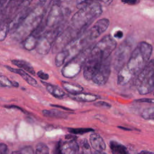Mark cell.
<instances>
[{
  "label": "cell",
  "instance_id": "cell-1",
  "mask_svg": "<svg viewBox=\"0 0 154 154\" xmlns=\"http://www.w3.org/2000/svg\"><path fill=\"white\" fill-rule=\"evenodd\" d=\"M152 52L150 44L141 42L132 51L126 64L119 72L117 82L119 85H125L140 73L149 62Z\"/></svg>",
  "mask_w": 154,
  "mask_h": 154
},
{
  "label": "cell",
  "instance_id": "cell-2",
  "mask_svg": "<svg viewBox=\"0 0 154 154\" xmlns=\"http://www.w3.org/2000/svg\"><path fill=\"white\" fill-rule=\"evenodd\" d=\"M102 13V7L99 2L88 3L79 8L73 14L70 25L82 35L90 24L99 17Z\"/></svg>",
  "mask_w": 154,
  "mask_h": 154
},
{
  "label": "cell",
  "instance_id": "cell-3",
  "mask_svg": "<svg viewBox=\"0 0 154 154\" xmlns=\"http://www.w3.org/2000/svg\"><path fill=\"white\" fill-rule=\"evenodd\" d=\"M46 13L45 6L34 8L14 33L19 38H25L40 24Z\"/></svg>",
  "mask_w": 154,
  "mask_h": 154
},
{
  "label": "cell",
  "instance_id": "cell-4",
  "mask_svg": "<svg viewBox=\"0 0 154 154\" xmlns=\"http://www.w3.org/2000/svg\"><path fill=\"white\" fill-rule=\"evenodd\" d=\"M135 85L141 95L150 93L154 90V60L149 61L136 76Z\"/></svg>",
  "mask_w": 154,
  "mask_h": 154
},
{
  "label": "cell",
  "instance_id": "cell-5",
  "mask_svg": "<svg viewBox=\"0 0 154 154\" xmlns=\"http://www.w3.org/2000/svg\"><path fill=\"white\" fill-rule=\"evenodd\" d=\"M92 47H87L77 55L66 62L62 69L63 76L67 78H73L76 76L84 67L90 54Z\"/></svg>",
  "mask_w": 154,
  "mask_h": 154
},
{
  "label": "cell",
  "instance_id": "cell-6",
  "mask_svg": "<svg viewBox=\"0 0 154 154\" xmlns=\"http://www.w3.org/2000/svg\"><path fill=\"white\" fill-rule=\"evenodd\" d=\"M116 46V41L110 35H107L92 47L90 54L97 59L104 61L110 57Z\"/></svg>",
  "mask_w": 154,
  "mask_h": 154
},
{
  "label": "cell",
  "instance_id": "cell-7",
  "mask_svg": "<svg viewBox=\"0 0 154 154\" xmlns=\"http://www.w3.org/2000/svg\"><path fill=\"white\" fill-rule=\"evenodd\" d=\"M62 28L63 26L60 24L49 30L45 31L38 41L35 48L36 51L41 55L48 54L52 48L57 37L64 30Z\"/></svg>",
  "mask_w": 154,
  "mask_h": 154
},
{
  "label": "cell",
  "instance_id": "cell-8",
  "mask_svg": "<svg viewBox=\"0 0 154 154\" xmlns=\"http://www.w3.org/2000/svg\"><path fill=\"white\" fill-rule=\"evenodd\" d=\"M81 35V34L73 27L71 25L68 26L56 38L52 48V52L57 54L62 51L71 41Z\"/></svg>",
  "mask_w": 154,
  "mask_h": 154
},
{
  "label": "cell",
  "instance_id": "cell-9",
  "mask_svg": "<svg viewBox=\"0 0 154 154\" xmlns=\"http://www.w3.org/2000/svg\"><path fill=\"white\" fill-rule=\"evenodd\" d=\"M132 43L124 41L117 48L113 59V67L117 72L128 63L132 53Z\"/></svg>",
  "mask_w": 154,
  "mask_h": 154
},
{
  "label": "cell",
  "instance_id": "cell-10",
  "mask_svg": "<svg viewBox=\"0 0 154 154\" xmlns=\"http://www.w3.org/2000/svg\"><path fill=\"white\" fill-rule=\"evenodd\" d=\"M50 9L46 16V25L49 28H54L61 24L64 18V13L60 0H51Z\"/></svg>",
  "mask_w": 154,
  "mask_h": 154
},
{
  "label": "cell",
  "instance_id": "cell-11",
  "mask_svg": "<svg viewBox=\"0 0 154 154\" xmlns=\"http://www.w3.org/2000/svg\"><path fill=\"white\" fill-rule=\"evenodd\" d=\"M110 57L103 61L93 75L91 80L97 85H103L108 81L111 73Z\"/></svg>",
  "mask_w": 154,
  "mask_h": 154
},
{
  "label": "cell",
  "instance_id": "cell-12",
  "mask_svg": "<svg viewBox=\"0 0 154 154\" xmlns=\"http://www.w3.org/2000/svg\"><path fill=\"white\" fill-rule=\"evenodd\" d=\"M109 21L108 19L103 18L98 20L90 28L87 33L90 40H93L99 37L108 28Z\"/></svg>",
  "mask_w": 154,
  "mask_h": 154
},
{
  "label": "cell",
  "instance_id": "cell-13",
  "mask_svg": "<svg viewBox=\"0 0 154 154\" xmlns=\"http://www.w3.org/2000/svg\"><path fill=\"white\" fill-rule=\"evenodd\" d=\"M23 1L24 0H9L3 10L2 19H12Z\"/></svg>",
  "mask_w": 154,
  "mask_h": 154
},
{
  "label": "cell",
  "instance_id": "cell-14",
  "mask_svg": "<svg viewBox=\"0 0 154 154\" xmlns=\"http://www.w3.org/2000/svg\"><path fill=\"white\" fill-rule=\"evenodd\" d=\"M89 140L91 147L96 151L102 152L106 149V144L99 134L94 132L91 133L90 135Z\"/></svg>",
  "mask_w": 154,
  "mask_h": 154
},
{
  "label": "cell",
  "instance_id": "cell-15",
  "mask_svg": "<svg viewBox=\"0 0 154 154\" xmlns=\"http://www.w3.org/2000/svg\"><path fill=\"white\" fill-rule=\"evenodd\" d=\"M5 67L9 71L19 75L29 85L34 87H37L38 85L37 81L34 78H32L31 75H29L28 73H26V72L24 70H22L21 69L13 68L8 66H5Z\"/></svg>",
  "mask_w": 154,
  "mask_h": 154
},
{
  "label": "cell",
  "instance_id": "cell-16",
  "mask_svg": "<svg viewBox=\"0 0 154 154\" xmlns=\"http://www.w3.org/2000/svg\"><path fill=\"white\" fill-rule=\"evenodd\" d=\"M42 83L45 86L47 91L54 97L57 99H63L66 96L65 91L57 85L46 83L44 81H42Z\"/></svg>",
  "mask_w": 154,
  "mask_h": 154
},
{
  "label": "cell",
  "instance_id": "cell-17",
  "mask_svg": "<svg viewBox=\"0 0 154 154\" xmlns=\"http://www.w3.org/2000/svg\"><path fill=\"white\" fill-rule=\"evenodd\" d=\"M70 97L72 99L83 102H91L96 101L99 98V96L97 94L87 93H79L76 94H71Z\"/></svg>",
  "mask_w": 154,
  "mask_h": 154
},
{
  "label": "cell",
  "instance_id": "cell-18",
  "mask_svg": "<svg viewBox=\"0 0 154 154\" xmlns=\"http://www.w3.org/2000/svg\"><path fill=\"white\" fill-rule=\"evenodd\" d=\"M79 149L78 145L75 140L61 143V150L63 154H76Z\"/></svg>",
  "mask_w": 154,
  "mask_h": 154
},
{
  "label": "cell",
  "instance_id": "cell-19",
  "mask_svg": "<svg viewBox=\"0 0 154 154\" xmlns=\"http://www.w3.org/2000/svg\"><path fill=\"white\" fill-rule=\"evenodd\" d=\"M61 84L65 91H66L70 94H76L82 92V91L84 90V88L81 85L75 83L67 81H62Z\"/></svg>",
  "mask_w": 154,
  "mask_h": 154
},
{
  "label": "cell",
  "instance_id": "cell-20",
  "mask_svg": "<svg viewBox=\"0 0 154 154\" xmlns=\"http://www.w3.org/2000/svg\"><path fill=\"white\" fill-rule=\"evenodd\" d=\"M109 147L112 154H130L127 148L117 141H111L109 142Z\"/></svg>",
  "mask_w": 154,
  "mask_h": 154
},
{
  "label": "cell",
  "instance_id": "cell-21",
  "mask_svg": "<svg viewBox=\"0 0 154 154\" xmlns=\"http://www.w3.org/2000/svg\"><path fill=\"white\" fill-rule=\"evenodd\" d=\"M11 63L16 66L17 67L20 68L21 69H23L25 71H26L32 75H35V72L33 67L28 62L25 60H12Z\"/></svg>",
  "mask_w": 154,
  "mask_h": 154
},
{
  "label": "cell",
  "instance_id": "cell-22",
  "mask_svg": "<svg viewBox=\"0 0 154 154\" xmlns=\"http://www.w3.org/2000/svg\"><path fill=\"white\" fill-rule=\"evenodd\" d=\"M38 40L39 38L35 37L31 34H29L25 39H23V46L28 51L33 50L34 49H35Z\"/></svg>",
  "mask_w": 154,
  "mask_h": 154
},
{
  "label": "cell",
  "instance_id": "cell-23",
  "mask_svg": "<svg viewBox=\"0 0 154 154\" xmlns=\"http://www.w3.org/2000/svg\"><path fill=\"white\" fill-rule=\"evenodd\" d=\"M11 19H2L0 22V42L5 40L7 34L10 33V23Z\"/></svg>",
  "mask_w": 154,
  "mask_h": 154
},
{
  "label": "cell",
  "instance_id": "cell-24",
  "mask_svg": "<svg viewBox=\"0 0 154 154\" xmlns=\"http://www.w3.org/2000/svg\"><path fill=\"white\" fill-rule=\"evenodd\" d=\"M44 116L47 117H54L58 119H65L67 117L68 114L62 111H59L57 109H44L42 111Z\"/></svg>",
  "mask_w": 154,
  "mask_h": 154
},
{
  "label": "cell",
  "instance_id": "cell-25",
  "mask_svg": "<svg viewBox=\"0 0 154 154\" xmlns=\"http://www.w3.org/2000/svg\"><path fill=\"white\" fill-rule=\"evenodd\" d=\"M0 87H18L19 83L10 80L6 76L0 75Z\"/></svg>",
  "mask_w": 154,
  "mask_h": 154
},
{
  "label": "cell",
  "instance_id": "cell-26",
  "mask_svg": "<svg viewBox=\"0 0 154 154\" xmlns=\"http://www.w3.org/2000/svg\"><path fill=\"white\" fill-rule=\"evenodd\" d=\"M112 0H76L77 8L79 9L82 6L91 2H102L106 5H109L112 2Z\"/></svg>",
  "mask_w": 154,
  "mask_h": 154
},
{
  "label": "cell",
  "instance_id": "cell-27",
  "mask_svg": "<svg viewBox=\"0 0 154 154\" xmlns=\"http://www.w3.org/2000/svg\"><path fill=\"white\" fill-rule=\"evenodd\" d=\"M141 116L145 120L154 121V106L144 109L142 111Z\"/></svg>",
  "mask_w": 154,
  "mask_h": 154
},
{
  "label": "cell",
  "instance_id": "cell-28",
  "mask_svg": "<svg viewBox=\"0 0 154 154\" xmlns=\"http://www.w3.org/2000/svg\"><path fill=\"white\" fill-rule=\"evenodd\" d=\"M68 131L70 133L73 134L82 135L90 132H93L94 129L90 128H68Z\"/></svg>",
  "mask_w": 154,
  "mask_h": 154
},
{
  "label": "cell",
  "instance_id": "cell-29",
  "mask_svg": "<svg viewBox=\"0 0 154 154\" xmlns=\"http://www.w3.org/2000/svg\"><path fill=\"white\" fill-rule=\"evenodd\" d=\"M35 154H49V149L47 145L43 143H38L35 147Z\"/></svg>",
  "mask_w": 154,
  "mask_h": 154
},
{
  "label": "cell",
  "instance_id": "cell-30",
  "mask_svg": "<svg viewBox=\"0 0 154 154\" xmlns=\"http://www.w3.org/2000/svg\"><path fill=\"white\" fill-rule=\"evenodd\" d=\"M81 147L83 152L82 154H91L90 147L86 139H83L81 141Z\"/></svg>",
  "mask_w": 154,
  "mask_h": 154
},
{
  "label": "cell",
  "instance_id": "cell-31",
  "mask_svg": "<svg viewBox=\"0 0 154 154\" xmlns=\"http://www.w3.org/2000/svg\"><path fill=\"white\" fill-rule=\"evenodd\" d=\"M20 154H35L33 148L30 146H26L21 149Z\"/></svg>",
  "mask_w": 154,
  "mask_h": 154
},
{
  "label": "cell",
  "instance_id": "cell-32",
  "mask_svg": "<svg viewBox=\"0 0 154 154\" xmlns=\"http://www.w3.org/2000/svg\"><path fill=\"white\" fill-rule=\"evenodd\" d=\"M94 105L97 107H100V108H109L111 107V105L104 101H98L94 103Z\"/></svg>",
  "mask_w": 154,
  "mask_h": 154
},
{
  "label": "cell",
  "instance_id": "cell-33",
  "mask_svg": "<svg viewBox=\"0 0 154 154\" xmlns=\"http://www.w3.org/2000/svg\"><path fill=\"white\" fill-rule=\"evenodd\" d=\"M37 76L40 78L42 80H44V81H46L49 79V75L45 72H44L42 70H40L38 72H37Z\"/></svg>",
  "mask_w": 154,
  "mask_h": 154
},
{
  "label": "cell",
  "instance_id": "cell-34",
  "mask_svg": "<svg viewBox=\"0 0 154 154\" xmlns=\"http://www.w3.org/2000/svg\"><path fill=\"white\" fill-rule=\"evenodd\" d=\"M0 154H9L8 146L4 143H0Z\"/></svg>",
  "mask_w": 154,
  "mask_h": 154
},
{
  "label": "cell",
  "instance_id": "cell-35",
  "mask_svg": "<svg viewBox=\"0 0 154 154\" xmlns=\"http://www.w3.org/2000/svg\"><path fill=\"white\" fill-rule=\"evenodd\" d=\"M53 154H63L61 150V142L58 141L56 146H55V149L54 150Z\"/></svg>",
  "mask_w": 154,
  "mask_h": 154
},
{
  "label": "cell",
  "instance_id": "cell-36",
  "mask_svg": "<svg viewBox=\"0 0 154 154\" xmlns=\"http://www.w3.org/2000/svg\"><path fill=\"white\" fill-rule=\"evenodd\" d=\"M7 2V0H0V22L2 17L3 10Z\"/></svg>",
  "mask_w": 154,
  "mask_h": 154
},
{
  "label": "cell",
  "instance_id": "cell-37",
  "mask_svg": "<svg viewBox=\"0 0 154 154\" xmlns=\"http://www.w3.org/2000/svg\"><path fill=\"white\" fill-rule=\"evenodd\" d=\"M135 102H146V103H154V99L153 98H142V99H139L137 100H135Z\"/></svg>",
  "mask_w": 154,
  "mask_h": 154
},
{
  "label": "cell",
  "instance_id": "cell-38",
  "mask_svg": "<svg viewBox=\"0 0 154 154\" xmlns=\"http://www.w3.org/2000/svg\"><path fill=\"white\" fill-rule=\"evenodd\" d=\"M4 107H5V108H8V109H11V108H13V109H19V110H20V111H22L23 112H26V111L23 109H22V108H20V107H19V106H16V105H5V106H4ZM26 114V113H25Z\"/></svg>",
  "mask_w": 154,
  "mask_h": 154
},
{
  "label": "cell",
  "instance_id": "cell-39",
  "mask_svg": "<svg viewBox=\"0 0 154 154\" xmlns=\"http://www.w3.org/2000/svg\"><path fill=\"white\" fill-rule=\"evenodd\" d=\"M121 1L129 5H135L139 2V0H121Z\"/></svg>",
  "mask_w": 154,
  "mask_h": 154
},
{
  "label": "cell",
  "instance_id": "cell-40",
  "mask_svg": "<svg viewBox=\"0 0 154 154\" xmlns=\"http://www.w3.org/2000/svg\"><path fill=\"white\" fill-rule=\"evenodd\" d=\"M52 107H54V108H61V109H63L65 111H72V109L69 108H67L66 106H63L61 105H54V104H51L50 105Z\"/></svg>",
  "mask_w": 154,
  "mask_h": 154
},
{
  "label": "cell",
  "instance_id": "cell-41",
  "mask_svg": "<svg viewBox=\"0 0 154 154\" xmlns=\"http://www.w3.org/2000/svg\"><path fill=\"white\" fill-rule=\"evenodd\" d=\"M123 32L121 31H117L114 34V37L117 38H120L123 37Z\"/></svg>",
  "mask_w": 154,
  "mask_h": 154
},
{
  "label": "cell",
  "instance_id": "cell-42",
  "mask_svg": "<svg viewBox=\"0 0 154 154\" xmlns=\"http://www.w3.org/2000/svg\"><path fill=\"white\" fill-rule=\"evenodd\" d=\"M138 154H154V153H153L152 152H150V151L142 150L140 153H138Z\"/></svg>",
  "mask_w": 154,
  "mask_h": 154
},
{
  "label": "cell",
  "instance_id": "cell-43",
  "mask_svg": "<svg viewBox=\"0 0 154 154\" xmlns=\"http://www.w3.org/2000/svg\"><path fill=\"white\" fill-rule=\"evenodd\" d=\"M94 154H106L105 153H104L103 152H99V151H96Z\"/></svg>",
  "mask_w": 154,
  "mask_h": 154
},
{
  "label": "cell",
  "instance_id": "cell-44",
  "mask_svg": "<svg viewBox=\"0 0 154 154\" xmlns=\"http://www.w3.org/2000/svg\"><path fill=\"white\" fill-rule=\"evenodd\" d=\"M11 154H20V152L17 151H14L11 153Z\"/></svg>",
  "mask_w": 154,
  "mask_h": 154
},
{
  "label": "cell",
  "instance_id": "cell-45",
  "mask_svg": "<svg viewBox=\"0 0 154 154\" xmlns=\"http://www.w3.org/2000/svg\"><path fill=\"white\" fill-rule=\"evenodd\" d=\"M27 1H29V2H31V1H32V0H27Z\"/></svg>",
  "mask_w": 154,
  "mask_h": 154
},
{
  "label": "cell",
  "instance_id": "cell-46",
  "mask_svg": "<svg viewBox=\"0 0 154 154\" xmlns=\"http://www.w3.org/2000/svg\"><path fill=\"white\" fill-rule=\"evenodd\" d=\"M153 95H154V93H153Z\"/></svg>",
  "mask_w": 154,
  "mask_h": 154
}]
</instances>
